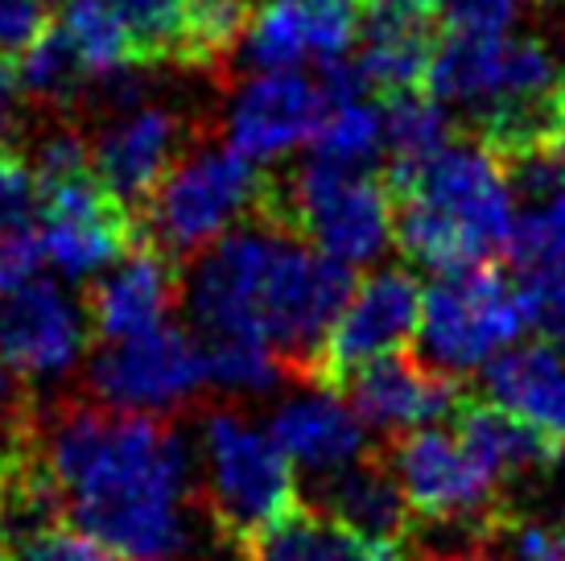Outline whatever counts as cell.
Masks as SVG:
<instances>
[{"mask_svg":"<svg viewBox=\"0 0 565 561\" xmlns=\"http://www.w3.org/2000/svg\"><path fill=\"white\" fill-rule=\"evenodd\" d=\"M58 512L120 561H178L190 549L194 446L161 417L63 409L30 451Z\"/></svg>","mask_w":565,"mask_h":561,"instance_id":"1","label":"cell"},{"mask_svg":"<svg viewBox=\"0 0 565 561\" xmlns=\"http://www.w3.org/2000/svg\"><path fill=\"white\" fill-rule=\"evenodd\" d=\"M351 294V268L265 215L199 252L182 277V306L203 343H268L301 375H315Z\"/></svg>","mask_w":565,"mask_h":561,"instance_id":"2","label":"cell"},{"mask_svg":"<svg viewBox=\"0 0 565 561\" xmlns=\"http://www.w3.org/2000/svg\"><path fill=\"white\" fill-rule=\"evenodd\" d=\"M206 508L239 549L298 508V475L268 425L239 409H211L194 434Z\"/></svg>","mask_w":565,"mask_h":561,"instance_id":"3","label":"cell"},{"mask_svg":"<svg viewBox=\"0 0 565 561\" xmlns=\"http://www.w3.org/2000/svg\"><path fill=\"white\" fill-rule=\"evenodd\" d=\"M265 219L330 261L360 268L380 261L396 240V194L384 173L339 170L310 157L285 182L268 187Z\"/></svg>","mask_w":565,"mask_h":561,"instance_id":"4","label":"cell"},{"mask_svg":"<svg viewBox=\"0 0 565 561\" xmlns=\"http://www.w3.org/2000/svg\"><path fill=\"white\" fill-rule=\"evenodd\" d=\"M268 182L232 145H194L145 203V232L166 256H199L265 215Z\"/></svg>","mask_w":565,"mask_h":561,"instance_id":"5","label":"cell"},{"mask_svg":"<svg viewBox=\"0 0 565 561\" xmlns=\"http://www.w3.org/2000/svg\"><path fill=\"white\" fill-rule=\"evenodd\" d=\"M529 327L533 322L516 280L487 261L446 273L425 289L417 351L425 368L455 380L467 372H483Z\"/></svg>","mask_w":565,"mask_h":561,"instance_id":"6","label":"cell"},{"mask_svg":"<svg viewBox=\"0 0 565 561\" xmlns=\"http://www.w3.org/2000/svg\"><path fill=\"white\" fill-rule=\"evenodd\" d=\"M87 384L99 409L128 417H170L206 384V347L182 327L104 343L87 359Z\"/></svg>","mask_w":565,"mask_h":561,"instance_id":"7","label":"cell"},{"mask_svg":"<svg viewBox=\"0 0 565 561\" xmlns=\"http://www.w3.org/2000/svg\"><path fill=\"white\" fill-rule=\"evenodd\" d=\"M396 199H417L458 235L475 265H487L495 252H508L516 232V194L508 187L500 157L479 140L446 145Z\"/></svg>","mask_w":565,"mask_h":561,"instance_id":"8","label":"cell"},{"mask_svg":"<svg viewBox=\"0 0 565 561\" xmlns=\"http://www.w3.org/2000/svg\"><path fill=\"white\" fill-rule=\"evenodd\" d=\"M408 508L425 525H467L475 537H491L508 508L500 484L471 458V451L446 430H413L396 442L388 458Z\"/></svg>","mask_w":565,"mask_h":561,"instance_id":"9","label":"cell"},{"mask_svg":"<svg viewBox=\"0 0 565 561\" xmlns=\"http://www.w3.org/2000/svg\"><path fill=\"white\" fill-rule=\"evenodd\" d=\"M92 314L58 277H38L0 297V359L33 384L79 372L92 347Z\"/></svg>","mask_w":565,"mask_h":561,"instance_id":"10","label":"cell"},{"mask_svg":"<svg viewBox=\"0 0 565 561\" xmlns=\"http://www.w3.org/2000/svg\"><path fill=\"white\" fill-rule=\"evenodd\" d=\"M128 211L111 199L95 170L42 182L38 244L50 277L99 280L128 252Z\"/></svg>","mask_w":565,"mask_h":561,"instance_id":"11","label":"cell"},{"mask_svg":"<svg viewBox=\"0 0 565 561\" xmlns=\"http://www.w3.org/2000/svg\"><path fill=\"white\" fill-rule=\"evenodd\" d=\"M330 99L322 78L301 71H252L239 78L223 112V145L252 166L281 161L301 145H315Z\"/></svg>","mask_w":565,"mask_h":561,"instance_id":"12","label":"cell"},{"mask_svg":"<svg viewBox=\"0 0 565 561\" xmlns=\"http://www.w3.org/2000/svg\"><path fill=\"white\" fill-rule=\"evenodd\" d=\"M422 280L408 268H380L372 277L355 280V294L339 314V322L330 330L322 359L315 368L318 384H343L347 375L376 363L384 356H401L422 327Z\"/></svg>","mask_w":565,"mask_h":561,"instance_id":"13","label":"cell"},{"mask_svg":"<svg viewBox=\"0 0 565 561\" xmlns=\"http://www.w3.org/2000/svg\"><path fill=\"white\" fill-rule=\"evenodd\" d=\"M351 46H360V0H260L236 54L252 75L343 63Z\"/></svg>","mask_w":565,"mask_h":561,"instance_id":"14","label":"cell"},{"mask_svg":"<svg viewBox=\"0 0 565 561\" xmlns=\"http://www.w3.org/2000/svg\"><path fill=\"white\" fill-rule=\"evenodd\" d=\"M343 401L355 409L363 430L376 434H413L429 430L438 417H455L467 392L458 389L450 375L425 368L422 359L384 356L376 363H363L347 375Z\"/></svg>","mask_w":565,"mask_h":561,"instance_id":"15","label":"cell"},{"mask_svg":"<svg viewBox=\"0 0 565 561\" xmlns=\"http://www.w3.org/2000/svg\"><path fill=\"white\" fill-rule=\"evenodd\" d=\"M182 140L186 128L170 108L141 104L116 112L92 145V170L125 211L145 207L149 194L161 187V178L173 170V161L186 154Z\"/></svg>","mask_w":565,"mask_h":561,"instance_id":"16","label":"cell"},{"mask_svg":"<svg viewBox=\"0 0 565 561\" xmlns=\"http://www.w3.org/2000/svg\"><path fill=\"white\" fill-rule=\"evenodd\" d=\"M441 33L429 0H360V63L367 87L384 95L422 92Z\"/></svg>","mask_w":565,"mask_h":561,"instance_id":"17","label":"cell"},{"mask_svg":"<svg viewBox=\"0 0 565 561\" xmlns=\"http://www.w3.org/2000/svg\"><path fill=\"white\" fill-rule=\"evenodd\" d=\"M268 434L298 470L327 479L334 470L360 463L367 451V430L355 417V409L327 384L310 392H294L268 417Z\"/></svg>","mask_w":565,"mask_h":561,"instance_id":"18","label":"cell"},{"mask_svg":"<svg viewBox=\"0 0 565 561\" xmlns=\"http://www.w3.org/2000/svg\"><path fill=\"white\" fill-rule=\"evenodd\" d=\"M178 294L182 285L173 273V256L158 248H132L95 280L87 314L104 343H120L166 327Z\"/></svg>","mask_w":565,"mask_h":561,"instance_id":"19","label":"cell"},{"mask_svg":"<svg viewBox=\"0 0 565 561\" xmlns=\"http://www.w3.org/2000/svg\"><path fill=\"white\" fill-rule=\"evenodd\" d=\"M503 256L512 261V277L529 306L533 330H541L550 343H565V199L529 207V215L516 219Z\"/></svg>","mask_w":565,"mask_h":561,"instance_id":"20","label":"cell"},{"mask_svg":"<svg viewBox=\"0 0 565 561\" xmlns=\"http://www.w3.org/2000/svg\"><path fill=\"white\" fill-rule=\"evenodd\" d=\"M483 392L491 405L533 425L565 451V351L562 343L508 347L483 368Z\"/></svg>","mask_w":565,"mask_h":561,"instance_id":"21","label":"cell"},{"mask_svg":"<svg viewBox=\"0 0 565 561\" xmlns=\"http://www.w3.org/2000/svg\"><path fill=\"white\" fill-rule=\"evenodd\" d=\"M318 512L334 516L347 529L396 549L405 546V537L417 525V516L384 458H360V463L318 479Z\"/></svg>","mask_w":565,"mask_h":561,"instance_id":"22","label":"cell"},{"mask_svg":"<svg viewBox=\"0 0 565 561\" xmlns=\"http://www.w3.org/2000/svg\"><path fill=\"white\" fill-rule=\"evenodd\" d=\"M455 434L500 487L550 470L562 454V446H553L533 425H524L491 401H475V396H462V405L455 413Z\"/></svg>","mask_w":565,"mask_h":561,"instance_id":"23","label":"cell"},{"mask_svg":"<svg viewBox=\"0 0 565 561\" xmlns=\"http://www.w3.org/2000/svg\"><path fill=\"white\" fill-rule=\"evenodd\" d=\"M244 553L252 561H401L396 546L372 541L363 532L347 529L343 520L301 504L268 532H260Z\"/></svg>","mask_w":565,"mask_h":561,"instance_id":"24","label":"cell"},{"mask_svg":"<svg viewBox=\"0 0 565 561\" xmlns=\"http://www.w3.org/2000/svg\"><path fill=\"white\" fill-rule=\"evenodd\" d=\"M380 112H384V157H388L384 182L396 194L450 145V116L425 87L384 95Z\"/></svg>","mask_w":565,"mask_h":561,"instance_id":"25","label":"cell"},{"mask_svg":"<svg viewBox=\"0 0 565 561\" xmlns=\"http://www.w3.org/2000/svg\"><path fill=\"white\" fill-rule=\"evenodd\" d=\"M54 33H58L66 46H71V54L79 59V66L87 71V78H92V87L111 75H120V71H132V66L141 63L132 38H128V30H125V21L111 13L104 0H66Z\"/></svg>","mask_w":565,"mask_h":561,"instance_id":"26","label":"cell"},{"mask_svg":"<svg viewBox=\"0 0 565 561\" xmlns=\"http://www.w3.org/2000/svg\"><path fill=\"white\" fill-rule=\"evenodd\" d=\"M315 157L339 170L376 173V161L384 157V112L367 99L330 104L315 137Z\"/></svg>","mask_w":565,"mask_h":561,"instance_id":"27","label":"cell"},{"mask_svg":"<svg viewBox=\"0 0 565 561\" xmlns=\"http://www.w3.org/2000/svg\"><path fill=\"white\" fill-rule=\"evenodd\" d=\"M206 347V384L223 396H265L285 380V363L268 343L252 339H220Z\"/></svg>","mask_w":565,"mask_h":561,"instance_id":"28","label":"cell"},{"mask_svg":"<svg viewBox=\"0 0 565 561\" xmlns=\"http://www.w3.org/2000/svg\"><path fill=\"white\" fill-rule=\"evenodd\" d=\"M252 0H190L178 59L194 66L223 63L227 54H236L252 21Z\"/></svg>","mask_w":565,"mask_h":561,"instance_id":"29","label":"cell"},{"mask_svg":"<svg viewBox=\"0 0 565 561\" xmlns=\"http://www.w3.org/2000/svg\"><path fill=\"white\" fill-rule=\"evenodd\" d=\"M17 71H21V87L30 99L38 104H54V108H66L75 104L83 92H92V78L79 66V59L71 54L58 33L50 30L42 42H33L21 59H17Z\"/></svg>","mask_w":565,"mask_h":561,"instance_id":"30","label":"cell"},{"mask_svg":"<svg viewBox=\"0 0 565 561\" xmlns=\"http://www.w3.org/2000/svg\"><path fill=\"white\" fill-rule=\"evenodd\" d=\"M104 4L125 21L141 63H158V59H170V54L178 59L190 0H104Z\"/></svg>","mask_w":565,"mask_h":561,"instance_id":"31","label":"cell"},{"mask_svg":"<svg viewBox=\"0 0 565 561\" xmlns=\"http://www.w3.org/2000/svg\"><path fill=\"white\" fill-rule=\"evenodd\" d=\"M0 561H120L116 553L92 541L87 532H79L75 525H38V529L13 532L4 549H0Z\"/></svg>","mask_w":565,"mask_h":561,"instance_id":"32","label":"cell"},{"mask_svg":"<svg viewBox=\"0 0 565 561\" xmlns=\"http://www.w3.org/2000/svg\"><path fill=\"white\" fill-rule=\"evenodd\" d=\"M487 541H495L512 561H565V520L503 512Z\"/></svg>","mask_w":565,"mask_h":561,"instance_id":"33","label":"cell"},{"mask_svg":"<svg viewBox=\"0 0 565 561\" xmlns=\"http://www.w3.org/2000/svg\"><path fill=\"white\" fill-rule=\"evenodd\" d=\"M42 207V182L30 161L13 149H0V235L25 232Z\"/></svg>","mask_w":565,"mask_h":561,"instance_id":"34","label":"cell"},{"mask_svg":"<svg viewBox=\"0 0 565 561\" xmlns=\"http://www.w3.org/2000/svg\"><path fill=\"white\" fill-rule=\"evenodd\" d=\"M524 13V0H450L446 33L458 38H512V25Z\"/></svg>","mask_w":565,"mask_h":561,"instance_id":"35","label":"cell"},{"mask_svg":"<svg viewBox=\"0 0 565 561\" xmlns=\"http://www.w3.org/2000/svg\"><path fill=\"white\" fill-rule=\"evenodd\" d=\"M50 33L46 0H0V59H21Z\"/></svg>","mask_w":565,"mask_h":561,"instance_id":"36","label":"cell"},{"mask_svg":"<svg viewBox=\"0 0 565 561\" xmlns=\"http://www.w3.org/2000/svg\"><path fill=\"white\" fill-rule=\"evenodd\" d=\"M38 277H50L46 256H42V244H38V232H9L0 235V297L30 285Z\"/></svg>","mask_w":565,"mask_h":561,"instance_id":"37","label":"cell"},{"mask_svg":"<svg viewBox=\"0 0 565 561\" xmlns=\"http://www.w3.org/2000/svg\"><path fill=\"white\" fill-rule=\"evenodd\" d=\"M21 99H25V87H21L17 59H0V145H13Z\"/></svg>","mask_w":565,"mask_h":561,"instance_id":"38","label":"cell"},{"mask_svg":"<svg viewBox=\"0 0 565 561\" xmlns=\"http://www.w3.org/2000/svg\"><path fill=\"white\" fill-rule=\"evenodd\" d=\"M13 380L17 375L9 372V363H4V359H0V417H4V413H9V405H13Z\"/></svg>","mask_w":565,"mask_h":561,"instance_id":"39","label":"cell"},{"mask_svg":"<svg viewBox=\"0 0 565 561\" xmlns=\"http://www.w3.org/2000/svg\"><path fill=\"white\" fill-rule=\"evenodd\" d=\"M9 537V487H4V470H0V549Z\"/></svg>","mask_w":565,"mask_h":561,"instance_id":"40","label":"cell"},{"mask_svg":"<svg viewBox=\"0 0 565 561\" xmlns=\"http://www.w3.org/2000/svg\"><path fill=\"white\" fill-rule=\"evenodd\" d=\"M429 561H491L483 553H446V558H429Z\"/></svg>","mask_w":565,"mask_h":561,"instance_id":"41","label":"cell"},{"mask_svg":"<svg viewBox=\"0 0 565 561\" xmlns=\"http://www.w3.org/2000/svg\"><path fill=\"white\" fill-rule=\"evenodd\" d=\"M562 112H565V83H562Z\"/></svg>","mask_w":565,"mask_h":561,"instance_id":"42","label":"cell"},{"mask_svg":"<svg viewBox=\"0 0 565 561\" xmlns=\"http://www.w3.org/2000/svg\"><path fill=\"white\" fill-rule=\"evenodd\" d=\"M429 4H434V9H438V4H441V0H429Z\"/></svg>","mask_w":565,"mask_h":561,"instance_id":"43","label":"cell"}]
</instances>
